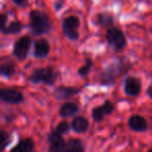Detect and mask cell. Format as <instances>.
<instances>
[{"label":"cell","instance_id":"obj_1","mask_svg":"<svg viewBox=\"0 0 152 152\" xmlns=\"http://www.w3.org/2000/svg\"><path fill=\"white\" fill-rule=\"evenodd\" d=\"M29 27L34 36H41L50 31L51 22L45 13L41 11H31L29 14Z\"/></svg>","mask_w":152,"mask_h":152},{"label":"cell","instance_id":"obj_2","mask_svg":"<svg viewBox=\"0 0 152 152\" xmlns=\"http://www.w3.org/2000/svg\"><path fill=\"white\" fill-rule=\"evenodd\" d=\"M57 76H58V73L51 67L41 68L32 72L31 75L29 76V81L32 83H43L47 86H52L54 85Z\"/></svg>","mask_w":152,"mask_h":152},{"label":"cell","instance_id":"obj_3","mask_svg":"<svg viewBox=\"0 0 152 152\" xmlns=\"http://www.w3.org/2000/svg\"><path fill=\"white\" fill-rule=\"evenodd\" d=\"M106 40L110 48L115 51H120L126 46V39L123 32L118 28H110L106 32Z\"/></svg>","mask_w":152,"mask_h":152},{"label":"cell","instance_id":"obj_4","mask_svg":"<svg viewBox=\"0 0 152 152\" xmlns=\"http://www.w3.org/2000/svg\"><path fill=\"white\" fill-rule=\"evenodd\" d=\"M80 21H79L78 17L76 16H70V17L66 18L63 22V30L65 36L71 41H76L78 39V27Z\"/></svg>","mask_w":152,"mask_h":152},{"label":"cell","instance_id":"obj_5","mask_svg":"<svg viewBox=\"0 0 152 152\" xmlns=\"http://www.w3.org/2000/svg\"><path fill=\"white\" fill-rule=\"evenodd\" d=\"M30 44H31V39L28 36H24L22 38H20L15 43L13 49V53L16 58L19 59V61L25 59L28 54V51H29Z\"/></svg>","mask_w":152,"mask_h":152},{"label":"cell","instance_id":"obj_6","mask_svg":"<svg viewBox=\"0 0 152 152\" xmlns=\"http://www.w3.org/2000/svg\"><path fill=\"white\" fill-rule=\"evenodd\" d=\"M122 68L121 63H115L110 65L100 75V81L102 85H114L116 77L119 75Z\"/></svg>","mask_w":152,"mask_h":152},{"label":"cell","instance_id":"obj_7","mask_svg":"<svg viewBox=\"0 0 152 152\" xmlns=\"http://www.w3.org/2000/svg\"><path fill=\"white\" fill-rule=\"evenodd\" d=\"M49 141V152H66L67 142L64 140L63 135L58 134L54 130L51 131L48 135Z\"/></svg>","mask_w":152,"mask_h":152},{"label":"cell","instance_id":"obj_8","mask_svg":"<svg viewBox=\"0 0 152 152\" xmlns=\"http://www.w3.org/2000/svg\"><path fill=\"white\" fill-rule=\"evenodd\" d=\"M115 110L114 104L110 101H105L102 105L97 106L92 110V117L95 122H101L106 116L110 115Z\"/></svg>","mask_w":152,"mask_h":152},{"label":"cell","instance_id":"obj_9","mask_svg":"<svg viewBox=\"0 0 152 152\" xmlns=\"http://www.w3.org/2000/svg\"><path fill=\"white\" fill-rule=\"evenodd\" d=\"M1 100L10 104H18L23 101L24 97L21 92L14 89H2L0 92Z\"/></svg>","mask_w":152,"mask_h":152},{"label":"cell","instance_id":"obj_10","mask_svg":"<svg viewBox=\"0 0 152 152\" xmlns=\"http://www.w3.org/2000/svg\"><path fill=\"white\" fill-rule=\"evenodd\" d=\"M141 89L142 83L139 78H137V77H127L125 79L124 91L126 95L130 96V97H135L140 94Z\"/></svg>","mask_w":152,"mask_h":152},{"label":"cell","instance_id":"obj_11","mask_svg":"<svg viewBox=\"0 0 152 152\" xmlns=\"http://www.w3.org/2000/svg\"><path fill=\"white\" fill-rule=\"evenodd\" d=\"M128 126L131 130L137 132H143L148 129V123L144 117L140 115H132L128 120Z\"/></svg>","mask_w":152,"mask_h":152},{"label":"cell","instance_id":"obj_12","mask_svg":"<svg viewBox=\"0 0 152 152\" xmlns=\"http://www.w3.org/2000/svg\"><path fill=\"white\" fill-rule=\"evenodd\" d=\"M50 46L45 39H39L34 43V56L38 58H44L49 54Z\"/></svg>","mask_w":152,"mask_h":152},{"label":"cell","instance_id":"obj_13","mask_svg":"<svg viewBox=\"0 0 152 152\" xmlns=\"http://www.w3.org/2000/svg\"><path fill=\"white\" fill-rule=\"evenodd\" d=\"M34 142L30 137L20 140L17 145L14 146L10 152H34Z\"/></svg>","mask_w":152,"mask_h":152},{"label":"cell","instance_id":"obj_14","mask_svg":"<svg viewBox=\"0 0 152 152\" xmlns=\"http://www.w3.org/2000/svg\"><path fill=\"white\" fill-rule=\"evenodd\" d=\"M89 120L83 116H77L71 123V128L76 133H85L89 129Z\"/></svg>","mask_w":152,"mask_h":152},{"label":"cell","instance_id":"obj_15","mask_svg":"<svg viewBox=\"0 0 152 152\" xmlns=\"http://www.w3.org/2000/svg\"><path fill=\"white\" fill-rule=\"evenodd\" d=\"M79 92V89L72 87H59L54 91V96L58 100H67L77 94Z\"/></svg>","mask_w":152,"mask_h":152},{"label":"cell","instance_id":"obj_16","mask_svg":"<svg viewBox=\"0 0 152 152\" xmlns=\"http://www.w3.org/2000/svg\"><path fill=\"white\" fill-rule=\"evenodd\" d=\"M79 107L78 105L74 102H67L64 105H61V110H59V116L63 118H68V117H72L78 113Z\"/></svg>","mask_w":152,"mask_h":152},{"label":"cell","instance_id":"obj_17","mask_svg":"<svg viewBox=\"0 0 152 152\" xmlns=\"http://www.w3.org/2000/svg\"><path fill=\"white\" fill-rule=\"evenodd\" d=\"M66 152H86V146L79 139H70L67 141Z\"/></svg>","mask_w":152,"mask_h":152},{"label":"cell","instance_id":"obj_18","mask_svg":"<svg viewBox=\"0 0 152 152\" xmlns=\"http://www.w3.org/2000/svg\"><path fill=\"white\" fill-rule=\"evenodd\" d=\"M23 28V25L21 24V22L19 21H14L11 24L5 26L3 29H1V31L4 34H15L21 31V29Z\"/></svg>","mask_w":152,"mask_h":152},{"label":"cell","instance_id":"obj_19","mask_svg":"<svg viewBox=\"0 0 152 152\" xmlns=\"http://www.w3.org/2000/svg\"><path fill=\"white\" fill-rule=\"evenodd\" d=\"M98 24L103 27H110L114 24V18L107 14H99L97 16Z\"/></svg>","mask_w":152,"mask_h":152},{"label":"cell","instance_id":"obj_20","mask_svg":"<svg viewBox=\"0 0 152 152\" xmlns=\"http://www.w3.org/2000/svg\"><path fill=\"white\" fill-rule=\"evenodd\" d=\"M0 72H1V75L4 76V77H7V78L11 77L14 74V72H15V65H14V63L7 61V63L2 64Z\"/></svg>","mask_w":152,"mask_h":152},{"label":"cell","instance_id":"obj_21","mask_svg":"<svg viewBox=\"0 0 152 152\" xmlns=\"http://www.w3.org/2000/svg\"><path fill=\"white\" fill-rule=\"evenodd\" d=\"M11 142V134L5 130L0 131V145H1V152H4Z\"/></svg>","mask_w":152,"mask_h":152},{"label":"cell","instance_id":"obj_22","mask_svg":"<svg viewBox=\"0 0 152 152\" xmlns=\"http://www.w3.org/2000/svg\"><path fill=\"white\" fill-rule=\"evenodd\" d=\"M92 66H93V61H92V59H90V58H86V61H85V64H83V66L80 68V69L78 70L79 75L83 76V77H85V76H87L88 74H89L90 70H91Z\"/></svg>","mask_w":152,"mask_h":152},{"label":"cell","instance_id":"obj_23","mask_svg":"<svg viewBox=\"0 0 152 152\" xmlns=\"http://www.w3.org/2000/svg\"><path fill=\"white\" fill-rule=\"evenodd\" d=\"M69 129H70L69 123H68L67 121H61V122L58 123V125L55 127L54 131L58 133V134L63 135V134H65V133H67L68 131H69Z\"/></svg>","mask_w":152,"mask_h":152},{"label":"cell","instance_id":"obj_24","mask_svg":"<svg viewBox=\"0 0 152 152\" xmlns=\"http://www.w3.org/2000/svg\"><path fill=\"white\" fill-rule=\"evenodd\" d=\"M16 5L21 7H25L28 5V0H12Z\"/></svg>","mask_w":152,"mask_h":152},{"label":"cell","instance_id":"obj_25","mask_svg":"<svg viewBox=\"0 0 152 152\" xmlns=\"http://www.w3.org/2000/svg\"><path fill=\"white\" fill-rule=\"evenodd\" d=\"M5 26H7V16H5L4 14H2V15H1V22H0V27H1V29H3Z\"/></svg>","mask_w":152,"mask_h":152},{"label":"cell","instance_id":"obj_26","mask_svg":"<svg viewBox=\"0 0 152 152\" xmlns=\"http://www.w3.org/2000/svg\"><path fill=\"white\" fill-rule=\"evenodd\" d=\"M148 152H152V149H150V150H148Z\"/></svg>","mask_w":152,"mask_h":152}]
</instances>
